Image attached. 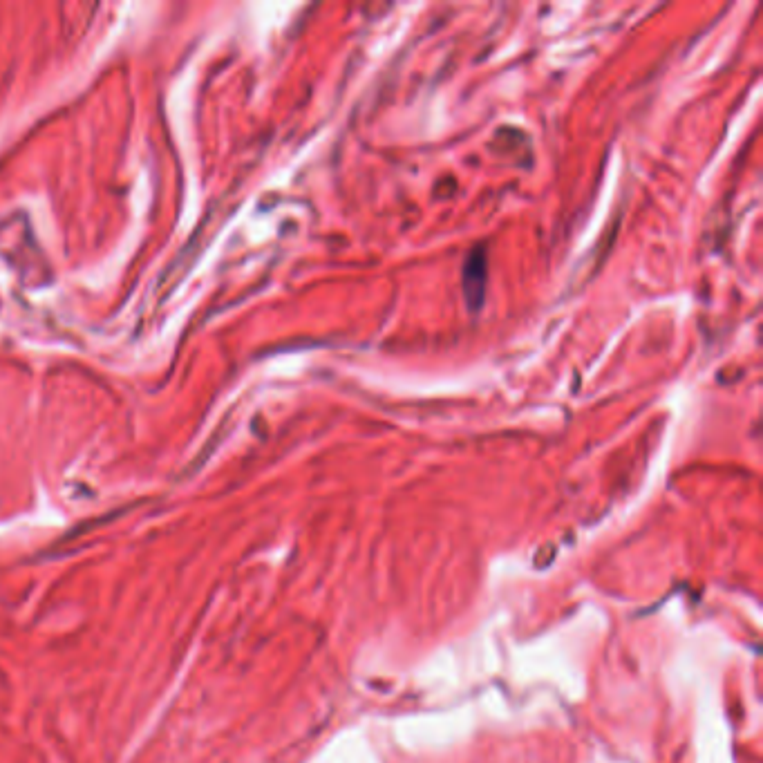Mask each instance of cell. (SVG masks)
I'll return each instance as SVG.
<instances>
[{
	"instance_id": "cell-1",
	"label": "cell",
	"mask_w": 763,
	"mask_h": 763,
	"mask_svg": "<svg viewBox=\"0 0 763 763\" xmlns=\"http://www.w3.org/2000/svg\"><path fill=\"white\" fill-rule=\"evenodd\" d=\"M466 273H468V276H470V273H473V276L477 278V276H486V265H484V253L482 251H475L473 253V258H470V262H468V265H466ZM464 285H466V294L470 296V291H477L479 289V296H482L484 294V282H477V287H473V282H470V280H464Z\"/></svg>"
}]
</instances>
